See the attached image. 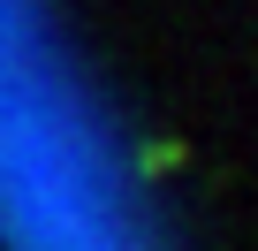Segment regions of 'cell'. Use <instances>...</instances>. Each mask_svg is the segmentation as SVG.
<instances>
[{
  "instance_id": "cell-1",
  "label": "cell",
  "mask_w": 258,
  "mask_h": 251,
  "mask_svg": "<svg viewBox=\"0 0 258 251\" xmlns=\"http://www.w3.org/2000/svg\"><path fill=\"white\" fill-rule=\"evenodd\" d=\"M137 168H145V175H175V168H182V137H160V145H145V153H137Z\"/></svg>"
}]
</instances>
